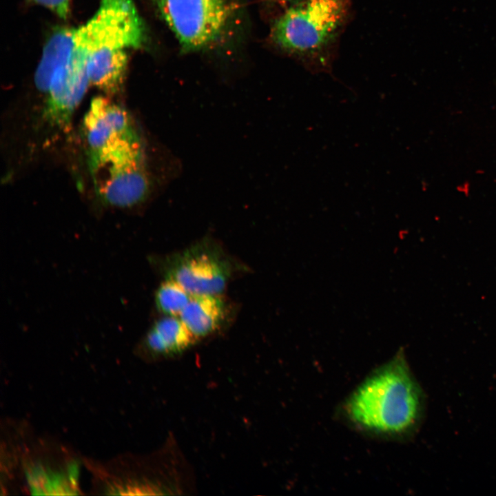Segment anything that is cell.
I'll return each mask as SVG.
<instances>
[{
  "mask_svg": "<svg viewBox=\"0 0 496 496\" xmlns=\"http://www.w3.org/2000/svg\"><path fill=\"white\" fill-rule=\"evenodd\" d=\"M74 40L87 58L90 84L114 94L125 78V50L141 48L145 31L134 0H101L93 17L75 29Z\"/></svg>",
  "mask_w": 496,
  "mask_h": 496,
  "instance_id": "cell-1",
  "label": "cell"
},
{
  "mask_svg": "<svg viewBox=\"0 0 496 496\" xmlns=\"http://www.w3.org/2000/svg\"><path fill=\"white\" fill-rule=\"evenodd\" d=\"M196 340L180 317L167 316L155 322L141 348L152 355H165L183 351Z\"/></svg>",
  "mask_w": 496,
  "mask_h": 496,
  "instance_id": "cell-9",
  "label": "cell"
},
{
  "mask_svg": "<svg viewBox=\"0 0 496 496\" xmlns=\"http://www.w3.org/2000/svg\"><path fill=\"white\" fill-rule=\"evenodd\" d=\"M83 129L89 155L143 146L129 113L105 96L92 100L83 118Z\"/></svg>",
  "mask_w": 496,
  "mask_h": 496,
  "instance_id": "cell-7",
  "label": "cell"
},
{
  "mask_svg": "<svg viewBox=\"0 0 496 496\" xmlns=\"http://www.w3.org/2000/svg\"><path fill=\"white\" fill-rule=\"evenodd\" d=\"M180 318L196 340L214 332L224 318L218 295H192Z\"/></svg>",
  "mask_w": 496,
  "mask_h": 496,
  "instance_id": "cell-10",
  "label": "cell"
},
{
  "mask_svg": "<svg viewBox=\"0 0 496 496\" xmlns=\"http://www.w3.org/2000/svg\"><path fill=\"white\" fill-rule=\"evenodd\" d=\"M271 1H282V2H289V1H293L296 0H268Z\"/></svg>",
  "mask_w": 496,
  "mask_h": 496,
  "instance_id": "cell-13",
  "label": "cell"
},
{
  "mask_svg": "<svg viewBox=\"0 0 496 496\" xmlns=\"http://www.w3.org/2000/svg\"><path fill=\"white\" fill-rule=\"evenodd\" d=\"M192 295L176 280L167 278L161 284L155 295L157 308L164 314L179 317Z\"/></svg>",
  "mask_w": 496,
  "mask_h": 496,
  "instance_id": "cell-11",
  "label": "cell"
},
{
  "mask_svg": "<svg viewBox=\"0 0 496 496\" xmlns=\"http://www.w3.org/2000/svg\"><path fill=\"white\" fill-rule=\"evenodd\" d=\"M343 0H305L287 9L276 19L271 38L280 47L308 52L331 38L344 17Z\"/></svg>",
  "mask_w": 496,
  "mask_h": 496,
  "instance_id": "cell-6",
  "label": "cell"
},
{
  "mask_svg": "<svg viewBox=\"0 0 496 496\" xmlns=\"http://www.w3.org/2000/svg\"><path fill=\"white\" fill-rule=\"evenodd\" d=\"M34 83L46 96L45 116L50 123L67 129L90 84L87 58L74 39H56L46 45Z\"/></svg>",
  "mask_w": 496,
  "mask_h": 496,
  "instance_id": "cell-3",
  "label": "cell"
},
{
  "mask_svg": "<svg viewBox=\"0 0 496 496\" xmlns=\"http://www.w3.org/2000/svg\"><path fill=\"white\" fill-rule=\"evenodd\" d=\"M226 260L215 249L199 244L175 256L167 267V278L191 295H219L230 276Z\"/></svg>",
  "mask_w": 496,
  "mask_h": 496,
  "instance_id": "cell-8",
  "label": "cell"
},
{
  "mask_svg": "<svg viewBox=\"0 0 496 496\" xmlns=\"http://www.w3.org/2000/svg\"><path fill=\"white\" fill-rule=\"evenodd\" d=\"M36 3L53 11L61 18H66L69 10L70 0H34Z\"/></svg>",
  "mask_w": 496,
  "mask_h": 496,
  "instance_id": "cell-12",
  "label": "cell"
},
{
  "mask_svg": "<svg viewBox=\"0 0 496 496\" xmlns=\"http://www.w3.org/2000/svg\"><path fill=\"white\" fill-rule=\"evenodd\" d=\"M417 384L402 355L377 371L354 392L348 413L370 430L402 433L412 427L421 412Z\"/></svg>",
  "mask_w": 496,
  "mask_h": 496,
  "instance_id": "cell-2",
  "label": "cell"
},
{
  "mask_svg": "<svg viewBox=\"0 0 496 496\" xmlns=\"http://www.w3.org/2000/svg\"><path fill=\"white\" fill-rule=\"evenodd\" d=\"M160 15L185 52L217 43L234 17L231 0H157Z\"/></svg>",
  "mask_w": 496,
  "mask_h": 496,
  "instance_id": "cell-4",
  "label": "cell"
},
{
  "mask_svg": "<svg viewBox=\"0 0 496 496\" xmlns=\"http://www.w3.org/2000/svg\"><path fill=\"white\" fill-rule=\"evenodd\" d=\"M89 167L96 194L106 205L131 207L148 194L143 146L89 155Z\"/></svg>",
  "mask_w": 496,
  "mask_h": 496,
  "instance_id": "cell-5",
  "label": "cell"
}]
</instances>
